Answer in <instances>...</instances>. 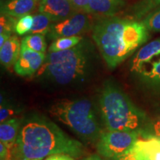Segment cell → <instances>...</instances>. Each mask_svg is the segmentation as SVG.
I'll list each match as a JSON object with an SVG mask.
<instances>
[{"label": "cell", "mask_w": 160, "mask_h": 160, "mask_svg": "<svg viewBox=\"0 0 160 160\" xmlns=\"http://www.w3.org/2000/svg\"><path fill=\"white\" fill-rule=\"evenodd\" d=\"M84 152L82 144L70 137L55 123L45 119L33 118L20 128L15 145L11 148V160L42 159L59 153L79 158Z\"/></svg>", "instance_id": "cell-1"}, {"label": "cell", "mask_w": 160, "mask_h": 160, "mask_svg": "<svg viewBox=\"0 0 160 160\" xmlns=\"http://www.w3.org/2000/svg\"><path fill=\"white\" fill-rule=\"evenodd\" d=\"M148 31L142 21L111 17L95 24L93 39L107 65L113 69L147 42Z\"/></svg>", "instance_id": "cell-2"}, {"label": "cell", "mask_w": 160, "mask_h": 160, "mask_svg": "<svg viewBox=\"0 0 160 160\" xmlns=\"http://www.w3.org/2000/svg\"><path fill=\"white\" fill-rule=\"evenodd\" d=\"M104 123L108 131L139 133L147 116L132 102L126 93L111 81L103 86L99 99Z\"/></svg>", "instance_id": "cell-3"}, {"label": "cell", "mask_w": 160, "mask_h": 160, "mask_svg": "<svg viewBox=\"0 0 160 160\" xmlns=\"http://www.w3.org/2000/svg\"><path fill=\"white\" fill-rule=\"evenodd\" d=\"M88 63L87 47L80 42L71 49L49 52L38 75H45L59 85H68L85 76Z\"/></svg>", "instance_id": "cell-4"}, {"label": "cell", "mask_w": 160, "mask_h": 160, "mask_svg": "<svg viewBox=\"0 0 160 160\" xmlns=\"http://www.w3.org/2000/svg\"><path fill=\"white\" fill-rule=\"evenodd\" d=\"M49 112L52 117L83 139L95 141L102 133L94 108L89 100H60L51 106Z\"/></svg>", "instance_id": "cell-5"}, {"label": "cell", "mask_w": 160, "mask_h": 160, "mask_svg": "<svg viewBox=\"0 0 160 160\" xmlns=\"http://www.w3.org/2000/svg\"><path fill=\"white\" fill-rule=\"evenodd\" d=\"M131 71L148 87L160 90V38L138 51L131 60Z\"/></svg>", "instance_id": "cell-6"}, {"label": "cell", "mask_w": 160, "mask_h": 160, "mask_svg": "<svg viewBox=\"0 0 160 160\" xmlns=\"http://www.w3.org/2000/svg\"><path fill=\"white\" fill-rule=\"evenodd\" d=\"M139 136V133L135 131H108L99 137L97 151L104 157H117L132 150Z\"/></svg>", "instance_id": "cell-7"}, {"label": "cell", "mask_w": 160, "mask_h": 160, "mask_svg": "<svg viewBox=\"0 0 160 160\" xmlns=\"http://www.w3.org/2000/svg\"><path fill=\"white\" fill-rule=\"evenodd\" d=\"M89 28L90 20L88 15L82 11H78L67 19L52 24L48 35L51 39L79 36Z\"/></svg>", "instance_id": "cell-8"}, {"label": "cell", "mask_w": 160, "mask_h": 160, "mask_svg": "<svg viewBox=\"0 0 160 160\" xmlns=\"http://www.w3.org/2000/svg\"><path fill=\"white\" fill-rule=\"evenodd\" d=\"M45 57V53L36 52L21 46V52L14 65V71L22 77H29L34 74L42 66Z\"/></svg>", "instance_id": "cell-9"}, {"label": "cell", "mask_w": 160, "mask_h": 160, "mask_svg": "<svg viewBox=\"0 0 160 160\" xmlns=\"http://www.w3.org/2000/svg\"><path fill=\"white\" fill-rule=\"evenodd\" d=\"M38 9L39 13L48 16L53 22L67 19L78 12L70 0H40Z\"/></svg>", "instance_id": "cell-10"}, {"label": "cell", "mask_w": 160, "mask_h": 160, "mask_svg": "<svg viewBox=\"0 0 160 160\" xmlns=\"http://www.w3.org/2000/svg\"><path fill=\"white\" fill-rule=\"evenodd\" d=\"M40 0H5L1 2L2 14H6L19 19L29 14L37 8Z\"/></svg>", "instance_id": "cell-11"}, {"label": "cell", "mask_w": 160, "mask_h": 160, "mask_svg": "<svg viewBox=\"0 0 160 160\" xmlns=\"http://www.w3.org/2000/svg\"><path fill=\"white\" fill-rule=\"evenodd\" d=\"M132 150L140 160H160V142L159 139L153 138L138 139Z\"/></svg>", "instance_id": "cell-12"}, {"label": "cell", "mask_w": 160, "mask_h": 160, "mask_svg": "<svg viewBox=\"0 0 160 160\" xmlns=\"http://www.w3.org/2000/svg\"><path fill=\"white\" fill-rule=\"evenodd\" d=\"M123 0H90L85 12L94 15L112 17L124 5Z\"/></svg>", "instance_id": "cell-13"}, {"label": "cell", "mask_w": 160, "mask_h": 160, "mask_svg": "<svg viewBox=\"0 0 160 160\" xmlns=\"http://www.w3.org/2000/svg\"><path fill=\"white\" fill-rule=\"evenodd\" d=\"M21 52V43L17 37L13 36L0 48V61L5 68L15 65Z\"/></svg>", "instance_id": "cell-14"}, {"label": "cell", "mask_w": 160, "mask_h": 160, "mask_svg": "<svg viewBox=\"0 0 160 160\" xmlns=\"http://www.w3.org/2000/svg\"><path fill=\"white\" fill-rule=\"evenodd\" d=\"M21 120L18 118L11 119L3 122L0 125V141L12 148L17 141L20 130Z\"/></svg>", "instance_id": "cell-15"}, {"label": "cell", "mask_w": 160, "mask_h": 160, "mask_svg": "<svg viewBox=\"0 0 160 160\" xmlns=\"http://www.w3.org/2000/svg\"><path fill=\"white\" fill-rule=\"evenodd\" d=\"M139 135L145 139L153 138L160 140V109L151 118L147 117Z\"/></svg>", "instance_id": "cell-16"}, {"label": "cell", "mask_w": 160, "mask_h": 160, "mask_svg": "<svg viewBox=\"0 0 160 160\" xmlns=\"http://www.w3.org/2000/svg\"><path fill=\"white\" fill-rule=\"evenodd\" d=\"M45 35L30 34L25 37L21 42V46L39 53H45L47 49Z\"/></svg>", "instance_id": "cell-17"}, {"label": "cell", "mask_w": 160, "mask_h": 160, "mask_svg": "<svg viewBox=\"0 0 160 160\" xmlns=\"http://www.w3.org/2000/svg\"><path fill=\"white\" fill-rule=\"evenodd\" d=\"M52 22L48 15L42 13H37L33 16V24L29 33L31 34H48L53 24Z\"/></svg>", "instance_id": "cell-18"}, {"label": "cell", "mask_w": 160, "mask_h": 160, "mask_svg": "<svg viewBox=\"0 0 160 160\" xmlns=\"http://www.w3.org/2000/svg\"><path fill=\"white\" fill-rule=\"evenodd\" d=\"M159 6L160 0H142L133 5L131 13L133 17L140 19Z\"/></svg>", "instance_id": "cell-19"}, {"label": "cell", "mask_w": 160, "mask_h": 160, "mask_svg": "<svg viewBox=\"0 0 160 160\" xmlns=\"http://www.w3.org/2000/svg\"><path fill=\"white\" fill-rule=\"evenodd\" d=\"M82 40V38L79 36L58 38L57 39H54V41L51 43L48 51L57 52L71 49L81 42Z\"/></svg>", "instance_id": "cell-20"}, {"label": "cell", "mask_w": 160, "mask_h": 160, "mask_svg": "<svg viewBox=\"0 0 160 160\" xmlns=\"http://www.w3.org/2000/svg\"><path fill=\"white\" fill-rule=\"evenodd\" d=\"M142 22L148 31L160 32V6L145 16Z\"/></svg>", "instance_id": "cell-21"}, {"label": "cell", "mask_w": 160, "mask_h": 160, "mask_svg": "<svg viewBox=\"0 0 160 160\" xmlns=\"http://www.w3.org/2000/svg\"><path fill=\"white\" fill-rule=\"evenodd\" d=\"M33 24V16L27 14L18 19L15 31L20 36L29 33Z\"/></svg>", "instance_id": "cell-22"}, {"label": "cell", "mask_w": 160, "mask_h": 160, "mask_svg": "<svg viewBox=\"0 0 160 160\" xmlns=\"http://www.w3.org/2000/svg\"><path fill=\"white\" fill-rule=\"evenodd\" d=\"M17 21V18L1 13V17H0V33H8L11 34L12 32L15 31Z\"/></svg>", "instance_id": "cell-23"}, {"label": "cell", "mask_w": 160, "mask_h": 160, "mask_svg": "<svg viewBox=\"0 0 160 160\" xmlns=\"http://www.w3.org/2000/svg\"><path fill=\"white\" fill-rule=\"evenodd\" d=\"M14 113L15 111L13 108L1 105V109H0V122L1 123L11 119L12 116L14 115Z\"/></svg>", "instance_id": "cell-24"}, {"label": "cell", "mask_w": 160, "mask_h": 160, "mask_svg": "<svg viewBox=\"0 0 160 160\" xmlns=\"http://www.w3.org/2000/svg\"><path fill=\"white\" fill-rule=\"evenodd\" d=\"M73 4V7L77 10V11L85 12L88 5L90 2V0H70Z\"/></svg>", "instance_id": "cell-25"}, {"label": "cell", "mask_w": 160, "mask_h": 160, "mask_svg": "<svg viewBox=\"0 0 160 160\" xmlns=\"http://www.w3.org/2000/svg\"><path fill=\"white\" fill-rule=\"evenodd\" d=\"M111 160H140L139 158L137 157V155L134 153L133 150L127 152L120 156H118L117 157L112 158Z\"/></svg>", "instance_id": "cell-26"}, {"label": "cell", "mask_w": 160, "mask_h": 160, "mask_svg": "<svg viewBox=\"0 0 160 160\" xmlns=\"http://www.w3.org/2000/svg\"><path fill=\"white\" fill-rule=\"evenodd\" d=\"M45 160H75V159L71 155L65 154V153H59V154L49 156Z\"/></svg>", "instance_id": "cell-27"}, {"label": "cell", "mask_w": 160, "mask_h": 160, "mask_svg": "<svg viewBox=\"0 0 160 160\" xmlns=\"http://www.w3.org/2000/svg\"><path fill=\"white\" fill-rule=\"evenodd\" d=\"M11 33H0V48L6 42L8 39L11 37Z\"/></svg>", "instance_id": "cell-28"}, {"label": "cell", "mask_w": 160, "mask_h": 160, "mask_svg": "<svg viewBox=\"0 0 160 160\" xmlns=\"http://www.w3.org/2000/svg\"><path fill=\"white\" fill-rule=\"evenodd\" d=\"M83 160H102V159L99 156L94 154L90 156V157L85 158V159H84Z\"/></svg>", "instance_id": "cell-29"}, {"label": "cell", "mask_w": 160, "mask_h": 160, "mask_svg": "<svg viewBox=\"0 0 160 160\" xmlns=\"http://www.w3.org/2000/svg\"><path fill=\"white\" fill-rule=\"evenodd\" d=\"M29 160H41V159H29Z\"/></svg>", "instance_id": "cell-30"}, {"label": "cell", "mask_w": 160, "mask_h": 160, "mask_svg": "<svg viewBox=\"0 0 160 160\" xmlns=\"http://www.w3.org/2000/svg\"><path fill=\"white\" fill-rule=\"evenodd\" d=\"M159 142H160V140H159Z\"/></svg>", "instance_id": "cell-31"}]
</instances>
